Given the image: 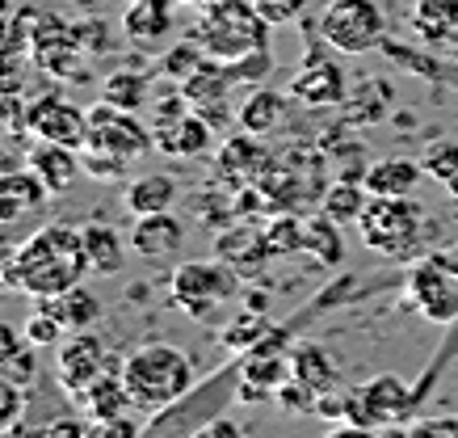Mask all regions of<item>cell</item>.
Segmentation results:
<instances>
[{"label": "cell", "instance_id": "cell-1", "mask_svg": "<svg viewBox=\"0 0 458 438\" xmlns=\"http://www.w3.org/2000/svg\"><path fill=\"white\" fill-rule=\"evenodd\" d=\"M89 257H84L81 228L68 224H42L17 245L13 270L4 274V291H21L30 299L64 296L84 283Z\"/></svg>", "mask_w": 458, "mask_h": 438}, {"label": "cell", "instance_id": "cell-2", "mask_svg": "<svg viewBox=\"0 0 458 438\" xmlns=\"http://www.w3.org/2000/svg\"><path fill=\"white\" fill-rule=\"evenodd\" d=\"M118 371L131 392V405L152 417L194 392V363L173 341H143L118 363Z\"/></svg>", "mask_w": 458, "mask_h": 438}, {"label": "cell", "instance_id": "cell-3", "mask_svg": "<svg viewBox=\"0 0 458 438\" xmlns=\"http://www.w3.org/2000/svg\"><path fill=\"white\" fill-rule=\"evenodd\" d=\"M240 291V274L223 257H210V262H185V266L173 270V283H168V299L173 308L194 316V321H210L219 304Z\"/></svg>", "mask_w": 458, "mask_h": 438}, {"label": "cell", "instance_id": "cell-4", "mask_svg": "<svg viewBox=\"0 0 458 438\" xmlns=\"http://www.w3.org/2000/svg\"><path fill=\"white\" fill-rule=\"evenodd\" d=\"M420 224H425V211H420V202H412V194H370L358 219V232L366 249L395 257L417 245Z\"/></svg>", "mask_w": 458, "mask_h": 438}, {"label": "cell", "instance_id": "cell-5", "mask_svg": "<svg viewBox=\"0 0 458 438\" xmlns=\"http://www.w3.org/2000/svg\"><path fill=\"white\" fill-rule=\"evenodd\" d=\"M319 39L341 56H366L387 43V13L378 0H333L319 17Z\"/></svg>", "mask_w": 458, "mask_h": 438}, {"label": "cell", "instance_id": "cell-6", "mask_svg": "<svg viewBox=\"0 0 458 438\" xmlns=\"http://www.w3.org/2000/svg\"><path fill=\"white\" fill-rule=\"evenodd\" d=\"M84 30L64 21V17H34L30 30V56L34 68H42L47 76H55L64 85H81L89 81V64H84Z\"/></svg>", "mask_w": 458, "mask_h": 438}, {"label": "cell", "instance_id": "cell-7", "mask_svg": "<svg viewBox=\"0 0 458 438\" xmlns=\"http://www.w3.org/2000/svg\"><path fill=\"white\" fill-rule=\"evenodd\" d=\"M84 148H106L126 160H140L143 152H152V127H143L131 110H118L110 101H93L89 106V140Z\"/></svg>", "mask_w": 458, "mask_h": 438}, {"label": "cell", "instance_id": "cell-8", "mask_svg": "<svg viewBox=\"0 0 458 438\" xmlns=\"http://www.w3.org/2000/svg\"><path fill=\"white\" fill-rule=\"evenodd\" d=\"M458 274L445 266L442 257H425L408 270V299L420 308L425 321L433 325H454L458 321Z\"/></svg>", "mask_w": 458, "mask_h": 438}, {"label": "cell", "instance_id": "cell-9", "mask_svg": "<svg viewBox=\"0 0 458 438\" xmlns=\"http://www.w3.org/2000/svg\"><path fill=\"white\" fill-rule=\"evenodd\" d=\"M26 131L38 135V140L68 143V148L81 152L84 140H89V110L64 101L59 93H47V98H34L26 106Z\"/></svg>", "mask_w": 458, "mask_h": 438}, {"label": "cell", "instance_id": "cell-10", "mask_svg": "<svg viewBox=\"0 0 458 438\" xmlns=\"http://www.w3.org/2000/svg\"><path fill=\"white\" fill-rule=\"evenodd\" d=\"M101 371H110L106 367V346H101L89 329L72 333L68 341H59L55 346V380H59V388H64L72 400L98 380Z\"/></svg>", "mask_w": 458, "mask_h": 438}, {"label": "cell", "instance_id": "cell-11", "mask_svg": "<svg viewBox=\"0 0 458 438\" xmlns=\"http://www.w3.org/2000/svg\"><path fill=\"white\" fill-rule=\"evenodd\" d=\"M236 85V76H232V64L227 59H215L207 56L202 64H198L185 81H181V93H185V101H190V110H198L202 118H207L210 127L215 123H227V89Z\"/></svg>", "mask_w": 458, "mask_h": 438}, {"label": "cell", "instance_id": "cell-12", "mask_svg": "<svg viewBox=\"0 0 458 438\" xmlns=\"http://www.w3.org/2000/svg\"><path fill=\"white\" fill-rule=\"evenodd\" d=\"M152 143H156V152L168 156V160H194V156L210 152L215 127H210L198 110H185L181 118L152 123Z\"/></svg>", "mask_w": 458, "mask_h": 438}, {"label": "cell", "instance_id": "cell-13", "mask_svg": "<svg viewBox=\"0 0 458 438\" xmlns=\"http://www.w3.org/2000/svg\"><path fill=\"white\" fill-rule=\"evenodd\" d=\"M286 380H291V358L261 346V350H249V358L240 363L236 396L240 400H274Z\"/></svg>", "mask_w": 458, "mask_h": 438}, {"label": "cell", "instance_id": "cell-14", "mask_svg": "<svg viewBox=\"0 0 458 438\" xmlns=\"http://www.w3.org/2000/svg\"><path fill=\"white\" fill-rule=\"evenodd\" d=\"M131 249L148 262H165V257H177L181 245H185V224H181L173 211H156V215H135V228H131Z\"/></svg>", "mask_w": 458, "mask_h": 438}, {"label": "cell", "instance_id": "cell-15", "mask_svg": "<svg viewBox=\"0 0 458 438\" xmlns=\"http://www.w3.org/2000/svg\"><path fill=\"white\" fill-rule=\"evenodd\" d=\"M26 165L38 173L51 194H68L76 177H81V152L68 148V143H55V140H38L34 148L26 152Z\"/></svg>", "mask_w": 458, "mask_h": 438}, {"label": "cell", "instance_id": "cell-16", "mask_svg": "<svg viewBox=\"0 0 458 438\" xmlns=\"http://www.w3.org/2000/svg\"><path fill=\"white\" fill-rule=\"evenodd\" d=\"M291 98L303 106H341L345 101V76L333 59H311L291 81Z\"/></svg>", "mask_w": 458, "mask_h": 438}, {"label": "cell", "instance_id": "cell-17", "mask_svg": "<svg viewBox=\"0 0 458 438\" xmlns=\"http://www.w3.org/2000/svg\"><path fill=\"white\" fill-rule=\"evenodd\" d=\"M215 257H223L236 274H257L269 262V245H265V228H227L223 236H215Z\"/></svg>", "mask_w": 458, "mask_h": 438}, {"label": "cell", "instance_id": "cell-18", "mask_svg": "<svg viewBox=\"0 0 458 438\" xmlns=\"http://www.w3.org/2000/svg\"><path fill=\"white\" fill-rule=\"evenodd\" d=\"M173 4L177 0H131L123 13V30L131 43L156 47L173 34Z\"/></svg>", "mask_w": 458, "mask_h": 438}, {"label": "cell", "instance_id": "cell-19", "mask_svg": "<svg viewBox=\"0 0 458 438\" xmlns=\"http://www.w3.org/2000/svg\"><path fill=\"white\" fill-rule=\"evenodd\" d=\"M76 405L84 409L89 425L110 422V417H123L126 409H135V405H131V392H126V383H123V371H101L98 380L76 396Z\"/></svg>", "mask_w": 458, "mask_h": 438}, {"label": "cell", "instance_id": "cell-20", "mask_svg": "<svg viewBox=\"0 0 458 438\" xmlns=\"http://www.w3.org/2000/svg\"><path fill=\"white\" fill-rule=\"evenodd\" d=\"M219 169L240 177V182H261V173L269 169V152H265L261 135H249V131H240V135H227L219 148Z\"/></svg>", "mask_w": 458, "mask_h": 438}, {"label": "cell", "instance_id": "cell-21", "mask_svg": "<svg viewBox=\"0 0 458 438\" xmlns=\"http://www.w3.org/2000/svg\"><path fill=\"white\" fill-rule=\"evenodd\" d=\"M361 396H366V405H370V413H375L378 425H395L403 417V413L417 405V396H412V388L400 380V375H378V380H370L366 388H361Z\"/></svg>", "mask_w": 458, "mask_h": 438}, {"label": "cell", "instance_id": "cell-22", "mask_svg": "<svg viewBox=\"0 0 458 438\" xmlns=\"http://www.w3.org/2000/svg\"><path fill=\"white\" fill-rule=\"evenodd\" d=\"M425 177L420 160H408V156H387V160H375L370 169L361 173V185L370 194H412Z\"/></svg>", "mask_w": 458, "mask_h": 438}, {"label": "cell", "instance_id": "cell-23", "mask_svg": "<svg viewBox=\"0 0 458 438\" xmlns=\"http://www.w3.org/2000/svg\"><path fill=\"white\" fill-rule=\"evenodd\" d=\"M38 304H42V312H51L68 333H81V329L98 325V316H101V299L93 296V291H84V283L72 287V291H64V296L38 299Z\"/></svg>", "mask_w": 458, "mask_h": 438}, {"label": "cell", "instance_id": "cell-24", "mask_svg": "<svg viewBox=\"0 0 458 438\" xmlns=\"http://www.w3.org/2000/svg\"><path fill=\"white\" fill-rule=\"evenodd\" d=\"M282 118H286V98L274 93V89H252L236 110L240 131H249V135H269V131H278Z\"/></svg>", "mask_w": 458, "mask_h": 438}, {"label": "cell", "instance_id": "cell-25", "mask_svg": "<svg viewBox=\"0 0 458 438\" xmlns=\"http://www.w3.org/2000/svg\"><path fill=\"white\" fill-rule=\"evenodd\" d=\"M173 202H177V182L168 173H143L126 185V211L131 215L173 211Z\"/></svg>", "mask_w": 458, "mask_h": 438}, {"label": "cell", "instance_id": "cell-26", "mask_svg": "<svg viewBox=\"0 0 458 438\" xmlns=\"http://www.w3.org/2000/svg\"><path fill=\"white\" fill-rule=\"evenodd\" d=\"M81 241H84V257H89V274H101V279H110L123 270V241H118V232L106 224H84L81 228Z\"/></svg>", "mask_w": 458, "mask_h": 438}, {"label": "cell", "instance_id": "cell-27", "mask_svg": "<svg viewBox=\"0 0 458 438\" xmlns=\"http://www.w3.org/2000/svg\"><path fill=\"white\" fill-rule=\"evenodd\" d=\"M291 375L294 380H303L307 388H316L319 396L324 392H333L336 388V363L328 358V350H319L316 341H303V346H294V354H291Z\"/></svg>", "mask_w": 458, "mask_h": 438}, {"label": "cell", "instance_id": "cell-28", "mask_svg": "<svg viewBox=\"0 0 458 438\" xmlns=\"http://www.w3.org/2000/svg\"><path fill=\"white\" fill-rule=\"evenodd\" d=\"M303 253L319 257V266H341L345 257V241H341V224L333 215H311L303 219Z\"/></svg>", "mask_w": 458, "mask_h": 438}, {"label": "cell", "instance_id": "cell-29", "mask_svg": "<svg viewBox=\"0 0 458 438\" xmlns=\"http://www.w3.org/2000/svg\"><path fill=\"white\" fill-rule=\"evenodd\" d=\"M412 30L425 43H445L458 30V0H417L412 4Z\"/></svg>", "mask_w": 458, "mask_h": 438}, {"label": "cell", "instance_id": "cell-30", "mask_svg": "<svg viewBox=\"0 0 458 438\" xmlns=\"http://www.w3.org/2000/svg\"><path fill=\"white\" fill-rule=\"evenodd\" d=\"M148 76L143 72H131V68H118L106 76V85H101V101H110V106H118V110H131L140 114L143 106H152L148 101Z\"/></svg>", "mask_w": 458, "mask_h": 438}, {"label": "cell", "instance_id": "cell-31", "mask_svg": "<svg viewBox=\"0 0 458 438\" xmlns=\"http://www.w3.org/2000/svg\"><path fill=\"white\" fill-rule=\"evenodd\" d=\"M366 202H370V190L349 177V182H336L333 190H324V202H319V211L333 215L336 224L345 228V224H358L361 211H366Z\"/></svg>", "mask_w": 458, "mask_h": 438}, {"label": "cell", "instance_id": "cell-32", "mask_svg": "<svg viewBox=\"0 0 458 438\" xmlns=\"http://www.w3.org/2000/svg\"><path fill=\"white\" fill-rule=\"evenodd\" d=\"M0 194L17 198L26 211H34V207H42V202H47V194H51V190H47V182H42L38 173L26 165V169H0Z\"/></svg>", "mask_w": 458, "mask_h": 438}, {"label": "cell", "instance_id": "cell-33", "mask_svg": "<svg viewBox=\"0 0 458 438\" xmlns=\"http://www.w3.org/2000/svg\"><path fill=\"white\" fill-rule=\"evenodd\" d=\"M265 245L269 253L282 257V253H303V219L294 211H278L269 224H265Z\"/></svg>", "mask_w": 458, "mask_h": 438}, {"label": "cell", "instance_id": "cell-34", "mask_svg": "<svg viewBox=\"0 0 458 438\" xmlns=\"http://www.w3.org/2000/svg\"><path fill=\"white\" fill-rule=\"evenodd\" d=\"M34 56L30 51H0V98H21L30 85Z\"/></svg>", "mask_w": 458, "mask_h": 438}, {"label": "cell", "instance_id": "cell-35", "mask_svg": "<svg viewBox=\"0 0 458 438\" xmlns=\"http://www.w3.org/2000/svg\"><path fill=\"white\" fill-rule=\"evenodd\" d=\"M420 169H425V177H433V182H450L458 173V143L454 140H437L425 148V156H420Z\"/></svg>", "mask_w": 458, "mask_h": 438}, {"label": "cell", "instance_id": "cell-36", "mask_svg": "<svg viewBox=\"0 0 458 438\" xmlns=\"http://www.w3.org/2000/svg\"><path fill=\"white\" fill-rule=\"evenodd\" d=\"M126 156L118 152H106V148H81V169L84 177H98V182H118L126 173Z\"/></svg>", "mask_w": 458, "mask_h": 438}, {"label": "cell", "instance_id": "cell-37", "mask_svg": "<svg viewBox=\"0 0 458 438\" xmlns=\"http://www.w3.org/2000/svg\"><path fill=\"white\" fill-rule=\"evenodd\" d=\"M21 413H26V388L0 371V434L21 430Z\"/></svg>", "mask_w": 458, "mask_h": 438}, {"label": "cell", "instance_id": "cell-38", "mask_svg": "<svg viewBox=\"0 0 458 438\" xmlns=\"http://www.w3.org/2000/svg\"><path fill=\"white\" fill-rule=\"evenodd\" d=\"M265 338H274V333H269V325H265L261 316H252V312L240 316L236 325L223 329V346H227V350H252V346Z\"/></svg>", "mask_w": 458, "mask_h": 438}, {"label": "cell", "instance_id": "cell-39", "mask_svg": "<svg viewBox=\"0 0 458 438\" xmlns=\"http://www.w3.org/2000/svg\"><path fill=\"white\" fill-rule=\"evenodd\" d=\"M383 51H387L391 59H400L403 68H412L417 76H429V81H445V85H458V72H442V64H437V59L412 56V51H408V47H400V43H383Z\"/></svg>", "mask_w": 458, "mask_h": 438}, {"label": "cell", "instance_id": "cell-40", "mask_svg": "<svg viewBox=\"0 0 458 438\" xmlns=\"http://www.w3.org/2000/svg\"><path fill=\"white\" fill-rule=\"evenodd\" d=\"M202 59H207V51H202V43L194 39V43L173 47V51L160 59V68H165V76H173V81H185V76H190V72H194Z\"/></svg>", "mask_w": 458, "mask_h": 438}, {"label": "cell", "instance_id": "cell-41", "mask_svg": "<svg viewBox=\"0 0 458 438\" xmlns=\"http://www.w3.org/2000/svg\"><path fill=\"white\" fill-rule=\"evenodd\" d=\"M26 338H30V346H38V350H47V346H59V341H64V333H68V329L59 325L55 316H51V312H34V316H30L26 325Z\"/></svg>", "mask_w": 458, "mask_h": 438}, {"label": "cell", "instance_id": "cell-42", "mask_svg": "<svg viewBox=\"0 0 458 438\" xmlns=\"http://www.w3.org/2000/svg\"><path fill=\"white\" fill-rule=\"evenodd\" d=\"M30 30H34V17H13L0 13V51H30Z\"/></svg>", "mask_w": 458, "mask_h": 438}, {"label": "cell", "instance_id": "cell-43", "mask_svg": "<svg viewBox=\"0 0 458 438\" xmlns=\"http://www.w3.org/2000/svg\"><path fill=\"white\" fill-rule=\"evenodd\" d=\"M274 400H278L282 409H291V413H311V409L319 405V392H316V388H307L303 380H294V375H291V380L278 388V396H274Z\"/></svg>", "mask_w": 458, "mask_h": 438}, {"label": "cell", "instance_id": "cell-44", "mask_svg": "<svg viewBox=\"0 0 458 438\" xmlns=\"http://www.w3.org/2000/svg\"><path fill=\"white\" fill-rule=\"evenodd\" d=\"M232 64V76H236V85L240 81H265L269 76V68H274V59H269V47H257V51H249V56H240V59H227Z\"/></svg>", "mask_w": 458, "mask_h": 438}, {"label": "cell", "instance_id": "cell-45", "mask_svg": "<svg viewBox=\"0 0 458 438\" xmlns=\"http://www.w3.org/2000/svg\"><path fill=\"white\" fill-rule=\"evenodd\" d=\"M249 4L269 21V26H286V21H294V17L303 13L307 0H249Z\"/></svg>", "mask_w": 458, "mask_h": 438}, {"label": "cell", "instance_id": "cell-46", "mask_svg": "<svg viewBox=\"0 0 458 438\" xmlns=\"http://www.w3.org/2000/svg\"><path fill=\"white\" fill-rule=\"evenodd\" d=\"M30 346V338H26V329H17V325H9V321H0V371L13 363L17 354Z\"/></svg>", "mask_w": 458, "mask_h": 438}, {"label": "cell", "instance_id": "cell-47", "mask_svg": "<svg viewBox=\"0 0 458 438\" xmlns=\"http://www.w3.org/2000/svg\"><path fill=\"white\" fill-rule=\"evenodd\" d=\"M148 422H135V417H110V422H93L89 425V434H106V438H131V434H143Z\"/></svg>", "mask_w": 458, "mask_h": 438}, {"label": "cell", "instance_id": "cell-48", "mask_svg": "<svg viewBox=\"0 0 458 438\" xmlns=\"http://www.w3.org/2000/svg\"><path fill=\"white\" fill-rule=\"evenodd\" d=\"M34 350H38V346H26V350H21L13 363L4 367V375H9V380H17L21 388H30V383H34V371H38V363H34Z\"/></svg>", "mask_w": 458, "mask_h": 438}, {"label": "cell", "instance_id": "cell-49", "mask_svg": "<svg viewBox=\"0 0 458 438\" xmlns=\"http://www.w3.org/2000/svg\"><path fill=\"white\" fill-rule=\"evenodd\" d=\"M185 110H190L185 93H165V98L152 101V123H168V118H181Z\"/></svg>", "mask_w": 458, "mask_h": 438}, {"label": "cell", "instance_id": "cell-50", "mask_svg": "<svg viewBox=\"0 0 458 438\" xmlns=\"http://www.w3.org/2000/svg\"><path fill=\"white\" fill-rule=\"evenodd\" d=\"M412 434H458V417H425V422H412L408 425Z\"/></svg>", "mask_w": 458, "mask_h": 438}, {"label": "cell", "instance_id": "cell-51", "mask_svg": "<svg viewBox=\"0 0 458 438\" xmlns=\"http://www.w3.org/2000/svg\"><path fill=\"white\" fill-rule=\"evenodd\" d=\"M0 123H4V127H26V106H21V98H0Z\"/></svg>", "mask_w": 458, "mask_h": 438}, {"label": "cell", "instance_id": "cell-52", "mask_svg": "<svg viewBox=\"0 0 458 438\" xmlns=\"http://www.w3.org/2000/svg\"><path fill=\"white\" fill-rule=\"evenodd\" d=\"M42 434H89V417H72V422H47L42 425Z\"/></svg>", "mask_w": 458, "mask_h": 438}, {"label": "cell", "instance_id": "cell-53", "mask_svg": "<svg viewBox=\"0 0 458 438\" xmlns=\"http://www.w3.org/2000/svg\"><path fill=\"white\" fill-rule=\"evenodd\" d=\"M26 215V207L17 202V198H9V194H0V228H9V224H17Z\"/></svg>", "mask_w": 458, "mask_h": 438}, {"label": "cell", "instance_id": "cell-54", "mask_svg": "<svg viewBox=\"0 0 458 438\" xmlns=\"http://www.w3.org/2000/svg\"><path fill=\"white\" fill-rule=\"evenodd\" d=\"M202 434H215V438H236L240 434V425L236 422H223V417H210V422L198 425Z\"/></svg>", "mask_w": 458, "mask_h": 438}, {"label": "cell", "instance_id": "cell-55", "mask_svg": "<svg viewBox=\"0 0 458 438\" xmlns=\"http://www.w3.org/2000/svg\"><path fill=\"white\" fill-rule=\"evenodd\" d=\"M13 257H17V241L0 236V287H4V274L13 270Z\"/></svg>", "mask_w": 458, "mask_h": 438}, {"label": "cell", "instance_id": "cell-56", "mask_svg": "<svg viewBox=\"0 0 458 438\" xmlns=\"http://www.w3.org/2000/svg\"><path fill=\"white\" fill-rule=\"evenodd\" d=\"M437 257H442L445 266H450V270H454V274H458V249H454V253H437Z\"/></svg>", "mask_w": 458, "mask_h": 438}, {"label": "cell", "instance_id": "cell-57", "mask_svg": "<svg viewBox=\"0 0 458 438\" xmlns=\"http://www.w3.org/2000/svg\"><path fill=\"white\" fill-rule=\"evenodd\" d=\"M445 190H450V198H458V173L450 177V182H445Z\"/></svg>", "mask_w": 458, "mask_h": 438}, {"label": "cell", "instance_id": "cell-58", "mask_svg": "<svg viewBox=\"0 0 458 438\" xmlns=\"http://www.w3.org/2000/svg\"><path fill=\"white\" fill-rule=\"evenodd\" d=\"M450 51H454V59H458V30L450 34Z\"/></svg>", "mask_w": 458, "mask_h": 438}, {"label": "cell", "instance_id": "cell-59", "mask_svg": "<svg viewBox=\"0 0 458 438\" xmlns=\"http://www.w3.org/2000/svg\"><path fill=\"white\" fill-rule=\"evenodd\" d=\"M13 9V0H0V13H9Z\"/></svg>", "mask_w": 458, "mask_h": 438}, {"label": "cell", "instance_id": "cell-60", "mask_svg": "<svg viewBox=\"0 0 458 438\" xmlns=\"http://www.w3.org/2000/svg\"><path fill=\"white\" fill-rule=\"evenodd\" d=\"M177 4H202V0H177Z\"/></svg>", "mask_w": 458, "mask_h": 438}]
</instances>
